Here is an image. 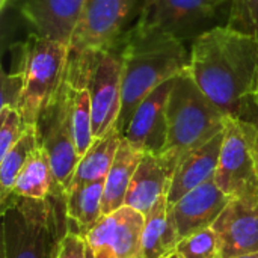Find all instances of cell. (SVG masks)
Listing matches in <instances>:
<instances>
[{"label":"cell","mask_w":258,"mask_h":258,"mask_svg":"<svg viewBox=\"0 0 258 258\" xmlns=\"http://www.w3.org/2000/svg\"><path fill=\"white\" fill-rule=\"evenodd\" d=\"M189 74L227 116L246 121L258 98V38L228 24L197 36Z\"/></svg>","instance_id":"1"},{"label":"cell","mask_w":258,"mask_h":258,"mask_svg":"<svg viewBox=\"0 0 258 258\" xmlns=\"http://www.w3.org/2000/svg\"><path fill=\"white\" fill-rule=\"evenodd\" d=\"M122 103L116 130L124 136L139 104L162 83L189 68L190 50L174 36L128 30L121 44Z\"/></svg>","instance_id":"2"},{"label":"cell","mask_w":258,"mask_h":258,"mask_svg":"<svg viewBox=\"0 0 258 258\" xmlns=\"http://www.w3.org/2000/svg\"><path fill=\"white\" fill-rule=\"evenodd\" d=\"M0 206L2 258H57L71 228L63 189H56L45 200L11 194Z\"/></svg>","instance_id":"3"},{"label":"cell","mask_w":258,"mask_h":258,"mask_svg":"<svg viewBox=\"0 0 258 258\" xmlns=\"http://www.w3.org/2000/svg\"><path fill=\"white\" fill-rule=\"evenodd\" d=\"M166 115L168 144L162 159L174 171L186 153L222 133L227 118L200 89L187 70L174 79Z\"/></svg>","instance_id":"4"},{"label":"cell","mask_w":258,"mask_h":258,"mask_svg":"<svg viewBox=\"0 0 258 258\" xmlns=\"http://www.w3.org/2000/svg\"><path fill=\"white\" fill-rule=\"evenodd\" d=\"M15 71L24 76L18 112L26 125H35L41 112L59 92L68 70L71 47L60 41L30 33L17 45Z\"/></svg>","instance_id":"5"},{"label":"cell","mask_w":258,"mask_h":258,"mask_svg":"<svg viewBox=\"0 0 258 258\" xmlns=\"http://www.w3.org/2000/svg\"><path fill=\"white\" fill-rule=\"evenodd\" d=\"M71 62L82 73L92 104L94 139L116 127L122 103L121 45L107 50L73 53Z\"/></svg>","instance_id":"6"},{"label":"cell","mask_w":258,"mask_h":258,"mask_svg":"<svg viewBox=\"0 0 258 258\" xmlns=\"http://www.w3.org/2000/svg\"><path fill=\"white\" fill-rule=\"evenodd\" d=\"M39 148L47 154L57 183L67 192L80 162L71 128V95L63 80L56 97L41 112L36 124Z\"/></svg>","instance_id":"7"},{"label":"cell","mask_w":258,"mask_h":258,"mask_svg":"<svg viewBox=\"0 0 258 258\" xmlns=\"http://www.w3.org/2000/svg\"><path fill=\"white\" fill-rule=\"evenodd\" d=\"M231 0H144L132 30L157 33L181 41L215 18L219 9Z\"/></svg>","instance_id":"8"},{"label":"cell","mask_w":258,"mask_h":258,"mask_svg":"<svg viewBox=\"0 0 258 258\" xmlns=\"http://www.w3.org/2000/svg\"><path fill=\"white\" fill-rule=\"evenodd\" d=\"M215 181L230 200H258L257 168L239 119L225 118L224 142Z\"/></svg>","instance_id":"9"},{"label":"cell","mask_w":258,"mask_h":258,"mask_svg":"<svg viewBox=\"0 0 258 258\" xmlns=\"http://www.w3.org/2000/svg\"><path fill=\"white\" fill-rule=\"evenodd\" d=\"M139 0H88L71 38V51L116 48L124 39V26Z\"/></svg>","instance_id":"10"},{"label":"cell","mask_w":258,"mask_h":258,"mask_svg":"<svg viewBox=\"0 0 258 258\" xmlns=\"http://www.w3.org/2000/svg\"><path fill=\"white\" fill-rule=\"evenodd\" d=\"M145 215L122 206L103 215L85 236L89 249L98 258H139Z\"/></svg>","instance_id":"11"},{"label":"cell","mask_w":258,"mask_h":258,"mask_svg":"<svg viewBox=\"0 0 258 258\" xmlns=\"http://www.w3.org/2000/svg\"><path fill=\"white\" fill-rule=\"evenodd\" d=\"M174 79L156 88L136 109L124 139L144 154L162 156L168 144V100Z\"/></svg>","instance_id":"12"},{"label":"cell","mask_w":258,"mask_h":258,"mask_svg":"<svg viewBox=\"0 0 258 258\" xmlns=\"http://www.w3.org/2000/svg\"><path fill=\"white\" fill-rule=\"evenodd\" d=\"M219 258L258 252V200H231L212 225Z\"/></svg>","instance_id":"13"},{"label":"cell","mask_w":258,"mask_h":258,"mask_svg":"<svg viewBox=\"0 0 258 258\" xmlns=\"http://www.w3.org/2000/svg\"><path fill=\"white\" fill-rule=\"evenodd\" d=\"M88 0H20V14L32 32L71 44Z\"/></svg>","instance_id":"14"},{"label":"cell","mask_w":258,"mask_h":258,"mask_svg":"<svg viewBox=\"0 0 258 258\" xmlns=\"http://www.w3.org/2000/svg\"><path fill=\"white\" fill-rule=\"evenodd\" d=\"M230 201L218 187L215 178L186 194L178 203L171 206L180 240L204 228H212Z\"/></svg>","instance_id":"15"},{"label":"cell","mask_w":258,"mask_h":258,"mask_svg":"<svg viewBox=\"0 0 258 258\" xmlns=\"http://www.w3.org/2000/svg\"><path fill=\"white\" fill-rule=\"evenodd\" d=\"M222 142H224V132L215 136L203 147L186 153L180 159L174 171L171 189L168 194L169 206H174L186 194L204 184L206 181L215 178L221 150H222Z\"/></svg>","instance_id":"16"},{"label":"cell","mask_w":258,"mask_h":258,"mask_svg":"<svg viewBox=\"0 0 258 258\" xmlns=\"http://www.w3.org/2000/svg\"><path fill=\"white\" fill-rule=\"evenodd\" d=\"M172 175L174 169L162 156L144 154L128 186L124 206L147 216L163 197H168Z\"/></svg>","instance_id":"17"},{"label":"cell","mask_w":258,"mask_h":258,"mask_svg":"<svg viewBox=\"0 0 258 258\" xmlns=\"http://www.w3.org/2000/svg\"><path fill=\"white\" fill-rule=\"evenodd\" d=\"M180 242L168 197H163L145 216L139 258H169Z\"/></svg>","instance_id":"18"},{"label":"cell","mask_w":258,"mask_h":258,"mask_svg":"<svg viewBox=\"0 0 258 258\" xmlns=\"http://www.w3.org/2000/svg\"><path fill=\"white\" fill-rule=\"evenodd\" d=\"M144 153L135 150L124 138L116 151L112 168L104 180L103 192V215H110L121 209L125 203V195L132 178L142 160Z\"/></svg>","instance_id":"19"},{"label":"cell","mask_w":258,"mask_h":258,"mask_svg":"<svg viewBox=\"0 0 258 258\" xmlns=\"http://www.w3.org/2000/svg\"><path fill=\"white\" fill-rule=\"evenodd\" d=\"M104 180L71 187L67 192V215L73 231L83 237L103 216Z\"/></svg>","instance_id":"20"},{"label":"cell","mask_w":258,"mask_h":258,"mask_svg":"<svg viewBox=\"0 0 258 258\" xmlns=\"http://www.w3.org/2000/svg\"><path fill=\"white\" fill-rule=\"evenodd\" d=\"M121 141H122V136L119 135L116 127L107 132L104 136L95 139L91 148L80 157V162L76 168L70 189L76 186L88 184L92 181L106 180L112 168V163L115 160L116 151L121 145Z\"/></svg>","instance_id":"21"},{"label":"cell","mask_w":258,"mask_h":258,"mask_svg":"<svg viewBox=\"0 0 258 258\" xmlns=\"http://www.w3.org/2000/svg\"><path fill=\"white\" fill-rule=\"evenodd\" d=\"M56 189H63L53 172L47 154L38 147L27 159L14 186V195L32 200H45Z\"/></svg>","instance_id":"22"},{"label":"cell","mask_w":258,"mask_h":258,"mask_svg":"<svg viewBox=\"0 0 258 258\" xmlns=\"http://www.w3.org/2000/svg\"><path fill=\"white\" fill-rule=\"evenodd\" d=\"M39 147L35 125H27L20 141L0 159V203L14 192L17 177L26 165L29 156Z\"/></svg>","instance_id":"23"},{"label":"cell","mask_w":258,"mask_h":258,"mask_svg":"<svg viewBox=\"0 0 258 258\" xmlns=\"http://www.w3.org/2000/svg\"><path fill=\"white\" fill-rule=\"evenodd\" d=\"M175 255L178 258H219L215 231L204 228L181 239L177 245Z\"/></svg>","instance_id":"24"},{"label":"cell","mask_w":258,"mask_h":258,"mask_svg":"<svg viewBox=\"0 0 258 258\" xmlns=\"http://www.w3.org/2000/svg\"><path fill=\"white\" fill-rule=\"evenodd\" d=\"M227 24L239 32L257 36L258 0H231Z\"/></svg>","instance_id":"25"},{"label":"cell","mask_w":258,"mask_h":258,"mask_svg":"<svg viewBox=\"0 0 258 258\" xmlns=\"http://www.w3.org/2000/svg\"><path fill=\"white\" fill-rule=\"evenodd\" d=\"M27 125L17 109H0V159L20 141Z\"/></svg>","instance_id":"26"},{"label":"cell","mask_w":258,"mask_h":258,"mask_svg":"<svg viewBox=\"0 0 258 258\" xmlns=\"http://www.w3.org/2000/svg\"><path fill=\"white\" fill-rule=\"evenodd\" d=\"M24 91V76L20 71L14 73H2V104L0 109L9 107L17 109L20 106L21 97Z\"/></svg>","instance_id":"27"},{"label":"cell","mask_w":258,"mask_h":258,"mask_svg":"<svg viewBox=\"0 0 258 258\" xmlns=\"http://www.w3.org/2000/svg\"><path fill=\"white\" fill-rule=\"evenodd\" d=\"M86 239L77 231L70 230L62 240L57 258H86Z\"/></svg>","instance_id":"28"},{"label":"cell","mask_w":258,"mask_h":258,"mask_svg":"<svg viewBox=\"0 0 258 258\" xmlns=\"http://www.w3.org/2000/svg\"><path fill=\"white\" fill-rule=\"evenodd\" d=\"M240 121V119H239ZM242 125H243V130L246 133V138H248V142H249V148H251V153H252V157H254V163H255V168H257L258 174V106L255 104V109L252 110L251 116L246 119V121H240Z\"/></svg>","instance_id":"29"},{"label":"cell","mask_w":258,"mask_h":258,"mask_svg":"<svg viewBox=\"0 0 258 258\" xmlns=\"http://www.w3.org/2000/svg\"><path fill=\"white\" fill-rule=\"evenodd\" d=\"M86 245H88V243H86ZM86 258H98V257H95V255H94V252H92V251L89 249V246H88V248H86Z\"/></svg>","instance_id":"30"},{"label":"cell","mask_w":258,"mask_h":258,"mask_svg":"<svg viewBox=\"0 0 258 258\" xmlns=\"http://www.w3.org/2000/svg\"><path fill=\"white\" fill-rule=\"evenodd\" d=\"M239 258H258V252H255V254H249V255H243V257Z\"/></svg>","instance_id":"31"},{"label":"cell","mask_w":258,"mask_h":258,"mask_svg":"<svg viewBox=\"0 0 258 258\" xmlns=\"http://www.w3.org/2000/svg\"><path fill=\"white\" fill-rule=\"evenodd\" d=\"M6 3H8V0H0V8L5 9L6 8Z\"/></svg>","instance_id":"32"},{"label":"cell","mask_w":258,"mask_h":258,"mask_svg":"<svg viewBox=\"0 0 258 258\" xmlns=\"http://www.w3.org/2000/svg\"><path fill=\"white\" fill-rule=\"evenodd\" d=\"M169 258H178V257H177L175 254H172V255H171V257H169Z\"/></svg>","instance_id":"33"}]
</instances>
